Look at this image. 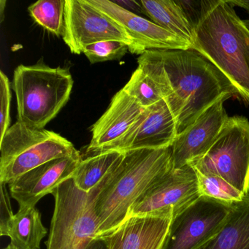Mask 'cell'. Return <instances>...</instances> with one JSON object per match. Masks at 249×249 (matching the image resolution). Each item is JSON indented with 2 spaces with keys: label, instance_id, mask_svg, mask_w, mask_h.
Segmentation results:
<instances>
[{
  "label": "cell",
  "instance_id": "cell-7",
  "mask_svg": "<svg viewBox=\"0 0 249 249\" xmlns=\"http://www.w3.org/2000/svg\"><path fill=\"white\" fill-rule=\"evenodd\" d=\"M198 173L218 176L249 194V121L228 117L206 154L190 164Z\"/></svg>",
  "mask_w": 249,
  "mask_h": 249
},
{
  "label": "cell",
  "instance_id": "cell-23",
  "mask_svg": "<svg viewBox=\"0 0 249 249\" xmlns=\"http://www.w3.org/2000/svg\"><path fill=\"white\" fill-rule=\"evenodd\" d=\"M196 174L202 196H208L231 205L240 202L246 196L221 178L201 174L198 172H196Z\"/></svg>",
  "mask_w": 249,
  "mask_h": 249
},
{
  "label": "cell",
  "instance_id": "cell-24",
  "mask_svg": "<svg viewBox=\"0 0 249 249\" xmlns=\"http://www.w3.org/2000/svg\"><path fill=\"white\" fill-rule=\"evenodd\" d=\"M129 45L119 40H104L86 46L83 53L91 64L122 59L128 52Z\"/></svg>",
  "mask_w": 249,
  "mask_h": 249
},
{
  "label": "cell",
  "instance_id": "cell-8",
  "mask_svg": "<svg viewBox=\"0 0 249 249\" xmlns=\"http://www.w3.org/2000/svg\"><path fill=\"white\" fill-rule=\"evenodd\" d=\"M62 38L74 54L80 55L86 46L104 40L127 43L130 53L140 54L129 35L87 0H66Z\"/></svg>",
  "mask_w": 249,
  "mask_h": 249
},
{
  "label": "cell",
  "instance_id": "cell-26",
  "mask_svg": "<svg viewBox=\"0 0 249 249\" xmlns=\"http://www.w3.org/2000/svg\"><path fill=\"white\" fill-rule=\"evenodd\" d=\"M1 183V201H0V234L8 236L10 224L15 214L13 213L11 198L7 190V184L3 182Z\"/></svg>",
  "mask_w": 249,
  "mask_h": 249
},
{
  "label": "cell",
  "instance_id": "cell-10",
  "mask_svg": "<svg viewBox=\"0 0 249 249\" xmlns=\"http://www.w3.org/2000/svg\"><path fill=\"white\" fill-rule=\"evenodd\" d=\"M201 196L197 174L191 164L173 168L134 207L129 215L174 218Z\"/></svg>",
  "mask_w": 249,
  "mask_h": 249
},
{
  "label": "cell",
  "instance_id": "cell-13",
  "mask_svg": "<svg viewBox=\"0 0 249 249\" xmlns=\"http://www.w3.org/2000/svg\"><path fill=\"white\" fill-rule=\"evenodd\" d=\"M225 99L213 105L192 124L178 134L171 145L173 169H179L203 157L228 119Z\"/></svg>",
  "mask_w": 249,
  "mask_h": 249
},
{
  "label": "cell",
  "instance_id": "cell-20",
  "mask_svg": "<svg viewBox=\"0 0 249 249\" xmlns=\"http://www.w3.org/2000/svg\"><path fill=\"white\" fill-rule=\"evenodd\" d=\"M124 155V152L112 151L82 159L72 176L75 186L80 190L89 193L114 170Z\"/></svg>",
  "mask_w": 249,
  "mask_h": 249
},
{
  "label": "cell",
  "instance_id": "cell-25",
  "mask_svg": "<svg viewBox=\"0 0 249 249\" xmlns=\"http://www.w3.org/2000/svg\"><path fill=\"white\" fill-rule=\"evenodd\" d=\"M0 140H2L10 128L11 102V84L8 77L2 71H0Z\"/></svg>",
  "mask_w": 249,
  "mask_h": 249
},
{
  "label": "cell",
  "instance_id": "cell-3",
  "mask_svg": "<svg viewBox=\"0 0 249 249\" xmlns=\"http://www.w3.org/2000/svg\"><path fill=\"white\" fill-rule=\"evenodd\" d=\"M173 168L171 146L124 152L96 197L97 239L122 224L134 207Z\"/></svg>",
  "mask_w": 249,
  "mask_h": 249
},
{
  "label": "cell",
  "instance_id": "cell-19",
  "mask_svg": "<svg viewBox=\"0 0 249 249\" xmlns=\"http://www.w3.org/2000/svg\"><path fill=\"white\" fill-rule=\"evenodd\" d=\"M47 232L36 206L19 208L10 224L8 237L16 249H40Z\"/></svg>",
  "mask_w": 249,
  "mask_h": 249
},
{
  "label": "cell",
  "instance_id": "cell-6",
  "mask_svg": "<svg viewBox=\"0 0 249 249\" xmlns=\"http://www.w3.org/2000/svg\"><path fill=\"white\" fill-rule=\"evenodd\" d=\"M0 182L7 185L27 172L63 157L80 155L73 144L56 132L17 122L0 140Z\"/></svg>",
  "mask_w": 249,
  "mask_h": 249
},
{
  "label": "cell",
  "instance_id": "cell-22",
  "mask_svg": "<svg viewBox=\"0 0 249 249\" xmlns=\"http://www.w3.org/2000/svg\"><path fill=\"white\" fill-rule=\"evenodd\" d=\"M122 89L145 108L164 100L155 82L138 67Z\"/></svg>",
  "mask_w": 249,
  "mask_h": 249
},
{
  "label": "cell",
  "instance_id": "cell-9",
  "mask_svg": "<svg viewBox=\"0 0 249 249\" xmlns=\"http://www.w3.org/2000/svg\"><path fill=\"white\" fill-rule=\"evenodd\" d=\"M232 205L201 196L173 218L164 249H197L219 231Z\"/></svg>",
  "mask_w": 249,
  "mask_h": 249
},
{
  "label": "cell",
  "instance_id": "cell-1",
  "mask_svg": "<svg viewBox=\"0 0 249 249\" xmlns=\"http://www.w3.org/2000/svg\"><path fill=\"white\" fill-rule=\"evenodd\" d=\"M138 63L160 89L178 134L213 105L237 94L213 64L192 49L146 51Z\"/></svg>",
  "mask_w": 249,
  "mask_h": 249
},
{
  "label": "cell",
  "instance_id": "cell-21",
  "mask_svg": "<svg viewBox=\"0 0 249 249\" xmlns=\"http://www.w3.org/2000/svg\"><path fill=\"white\" fill-rule=\"evenodd\" d=\"M66 0H39L30 5L29 13L38 25L57 37L63 36Z\"/></svg>",
  "mask_w": 249,
  "mask_h": 249
},
{
  "label": "cell",
  "instance_id": "cell-15",
  "mask_svg": "<svg viewBox=\"0 0 249 249\" xmlns=\"http://www.w3.org/2000/svg\"><path fill=\"white\" fill-rule=\"evenodd\" d=\"M173 217L132 215L103 236L106 249H164Z\"/></svg>",
  "mask_w": 249,
  "mask_h": 249
},
{
  "label": "cell",
  "instance_id": "cell-11",
  "mask_svg": "<svg viewBox=\"0 0 249 249\" xmlns=\"http://www.w3.org/2000/svg\"><path fill=\"white\" fill-rule=\"evenodd\" d=\"M145 109L122 89L91 128L92 135L87 152L91 156L119 151L124 140L136 126Z\"/></svg>",
  "mask_w": 249,
  "mask_h": 249
},
{
  "label": "cell",
  "instance_id": "cell-5",
  "mask_svg": "<svg viewBox=\"0 0 249 249\" xmlns=\"http://www.w3.org/2000/svg\"><path fill=\"white\" fill-rule=\"evenodd\" d=\"M106 178L89 193L78 189L72 178L55 189L52 193L54 211L46 249H87L97 239L98 221L94 205Z\"/></svg>",
  "mask_w": 249,
  "mask_h": 249
},
{
  "label": "cell",
  "instance_id": "cell-2",
  "mask_svg": "<svg viewBox=\"0 0 249 249\" xmlns=\"http://www.w3.org/2000/svg\"><path fill=\"white\" fill-rule=\"evenodd\" d=\"M191 49L213 64L249 103V30L230 1H201Z\"/></svg>",
  "mask_w": 249,
  "mask_h": 249
},
{
  "label": "cell",
  "instance_id": "cell-17",
  "mask_svg": "<svg viewBox=\"0 0 249 249\" xmlns=\"http://www.w3.org/2000/svg\"><path fill=\"white\" fill-rule=\"evenodd\" d=\"M197 249H249V194L233 204L219 231Z\"/></svg>",
  "mask_w": 249,
  "mask_h": 249
},
{
  "label": "cell",
  "instance_id": "cell-14",
  "mask_svg": "<svg viewBox=\"0 0 249 249\" xmlns=\"http://www.w3.org/2000/svg\"><path fill=\"white\" fill-rule=\"evenodd\" d=\"M82 160L80 155L63 157L45 163L8 183L11 196L19 208L36 207L46 195L72 178Z\"/></svg>",
  "mask_w": 249,
  "mask_h": 249
},
{
  "label": "cell",
  "instance_id": "cell-30",
  "mask_svg": "<svg viewBox=\"0 0 249 249\" xmlns=\"http://www.w3.org/2000/svg\"><path fill=\"white\" fill-rule=\"evenodd\" d=\"M3 249H16L14 247V246H12L11 244L8 245L7 247L4 248Z\"/></svg>",
  "mask_w": 249,
  "mask_h": 249
},
{
  "label": "cell",
  "instance_id": "cell-16",
  "mask_svg": "<svg viewBox=\"0 0 249 249\" xmlns=\"http://www.w3.org/2000/svg\"><path fill=\"white\" fill-rule=\"evenodd\" d=\"M178 134L174 116L165 100H162L145 109L136 126L124 140L119 151L169 148Z\"/></svg>",
  "mask_w": 249,
  "mask_h": 249
},
{
  "label": "cell",
  "instance_id": "cell-12",
  "mask_svg": "<svg viewBox=\"0 0 249 249\" xmlns=\"http://www.w3.org/2000/svg\"><path fill=\"white\" fill-rule=\"evenodd\" d=\"M110 17L133 40L140 55L149 50H188L192 45L153 21L130 12L110 0H87Z\"/></svg>",
  "mask_w": 249,
  "mask_h": 249
},
{
  "label": "cell",
  "instance_id": "cell-29",
  "mask_svg": "<svg viewBox=\"0 0 249 249\" xmlns=\"http://www.w3.org/2000/svg\"><path fill=\"white\" fill-rule=\"evenodd\" d=\"M243 23H244L245 26L247 27L248 30H249V19L243 20Z\"/></svg>",
  "mask_w": 249,
  "mask_h": 249
},
{
  "label": "cell",
  "instance_id": "cell-27",
  "mask_svg": "<svg viewBox=\"0 0 249 249\" xmlns=\"http://www.w3.org/2000/svg\"><path fill=\"white\" fill-rule=\"evenodd\" d=\"M87 249H106V246L103 240H100V239H95L91 242V244Z\"/></svg>",
  "mask_w": 249,
  "mask_h": 249
},
{
  "label": "cell",
  "instance_id": "cell-18",
  "mask_svg": "<svg viewBox=\"0 0 249 249\" xmlns=\"http://www.w3.org/2000/svg\"><path fill=\"white\" fill-rule=\"evenodd\" d=\"M140 3L142 14L154 24L192 44L195 27L180 1L141 0Z\"/></svg>",
  "mask_w": 249,
  "mask_h": 249
},
{
  "label": "cell",
  "instance_id": "cell-28",
  "mask_svg": "<svg viewBox=\"0 0 249 249\" xmlns=\"http://www.w3.org/2000/svg\"><path fill=\"white\" fill-rule=\"evenodd\" d=\"M5 5H6V1H4V0L0 1V12H1L0 18H1V22H2V21H3L4 9H5Z\"/></svg>",
  "mask_w": 249,
  "mask_h": 249
},
{
  "label": "cell",
  "instance_id": "cell-4",
  "mask_svg": "<svg viewBox=\"0 0 249 249\" xmlns=\"http://www.w3.org/2000/svg\"><path fill=\"white\" fill-rule=\"evenodd\" d=\"M74 81L69 70L51 68L41 61L19 65L12 88L17 97L18 122L43 129L69 101Z\"/></svg>",
  "mask_w": 249,
  "mask_h": 249
}]
</instances>
